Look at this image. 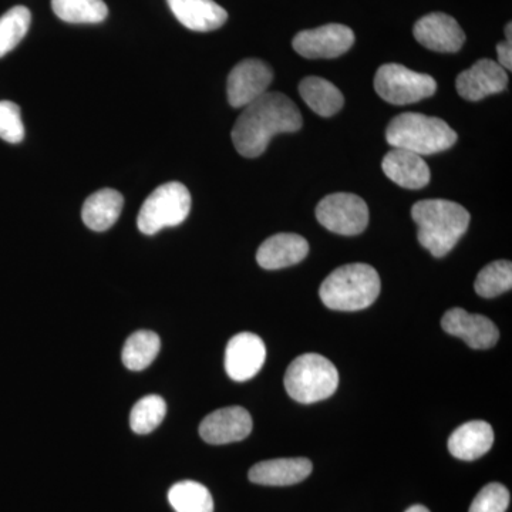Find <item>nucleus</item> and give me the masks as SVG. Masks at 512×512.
<instances>
[{
    "instance_id": "obj_1",
    "label": "nucleus",
    "mask_w": 512,
    "mask_h": 512,
    "mask_svg": "<svg viewBox=\"0 0 512 512\" xmlns=\"http://www.w3.org/2000/svg\"><path fill=\"white\" fill-rule=\"evenodd\" d=\"M302 114L282 93H265L244 107L232 130V143L242 157L262 156L272 138L301 130Z\"/></svg>"
},
{
    "instance_id": "obj_2",
    "label": "nucleus",
    "mask_w": 512,
    "mask_h": 512,
    "mask_svg": "<svg viewBox=\"0 0 512 512\" xmlns=\"http://www.w3.org/2000/svg\"><path fill=\"white\" fill-rule=\"evenodd\" d=\"M414 222L419 225L417 238L434 258H443L456 247L470 225V214L460 204L447 200H424L412 208Z\"/></svg>"
},
{
    "instance_id": "obj_3",
    "label": "nucleus",
    "mask_w": 512,
    "mask_h": 512,
    "mask_svg": "<svg viewBox=\"0 0 512 512\" xmlns=\"http://www.w3.org/2000/svg\"><path fill=\"white\" fill-rule=\"evenodd\" d=\"M379 274L367 264H349L335 269L320 285V299L332 311L356 312L369 308L379 296Z\"/></svg>"
},
{
    "instance_id": "obj_4",
    "label": "nucleus",
    "mask_w": 512,
    "mask_h": 512,
    "mask_svg": "<svg viewBox=\"0 0 512 512\" xmlns=\"http://www.w3.org/2000/svg\"><path fill=\"white\" fill-rule=\"evenodd\" d=\"M457 133L439 117L421 113H403L390 121L386 140L393 148L412 151L419 156L441 153L457 143Z\"/></svg>"
},
{
    "instance_id": "obj_5",
    "label": "nucleus",
    "mask_w": 512,
    "mask_h": 512,
    "mask_svg": "<svg viewBox=\"0 0 512 512\" xmlns=\"http://www.w3.org/2000/svg\"><path fill=\"white\" fill-rule=\"evenodd\" d=\"M339 372L336 366L318 353L296 357L285 375V389L291 399L312 404L329 399L338 390Z\"/></svg>"
},
{
    "instance_id": "obj_6",
    "label": "nucleus",
    "mask_w": 512,
    "mask_h": 512,
    "mask_svg": "<svg viewBox=\"0 0 512 512\" xmlns=\"http://www.w3.org/2000/svg\"><path fill=\"white\" fill-rule=\"evenodd\" d=\"M191 211V194L184 184L167 183L148 195L138 212V229L144 235H154L161 229L183 224Z\"/></svg>"
},
{
    "instance_id": "obj_7",
    "label": "nucleus",
    "mask_w": 512,
    "mask_h": 512,
    "mask_svg": "<svg viewBox=\"0 0 512 512\" xmlns=\"http://www.w3.org/2000/svg\"><path fill=\"white\" fill-rule=\"evenodd\" d=\"M376 93L394 106L419 103L429 99L437 90V83L429 74L413 72L402 64H383L375 77Z\"/></svg>"
},
{
    "instance_id": "obj_8",
    "label": "nucleus",
    "mask_w": 512,
    "mask_h": 512,
    "mask_svg": "<svg viewBox=\"0 0 512 512\" xmlns=\"http://www.w3.org/2000/svg\"><path fill=\"white\" fill-rule=\"evenodd\" d=\"M316 218L330 232L355 237L369 224V208L363 198L349 192H335L316 207Z\"/></svg>"
},
{
    "instance_id": "obj_9",
    "label": "nucleus",
    "mask_w": 512,
    "mask_h": 512,
    "mask_svg": "<svg viewBox=\"0 0 512 512\" xmlns=\"http://www.w3.org/2000/svg\"><path fill=\"white\" fill-rule=\"evenodd\" d=\"M355 43V33L345 25L330 23L320 28L303 30L293 37L296 53L306 59H335L348 52Z\"/></svg>"
},
{
    "instance_id": "obj_10",
    "label": "nucleus",
    "mask_w": 512,
    "mask_h": 512,
    "mask_svg": "<svg viewBox=\"0 0 512 512\" xmlns=\"http://www.w3.org/2000/svg\"><path fill=\"white\" fill-rule=\"evenodd\" d=\"M274 72L265 62L247 59L238 63L228 76V101L235 109L247 107L252 101L268 93Z\"/></svg>"
},
{
    "instance_id": "obj_11",
    "label": "nucleus",
    "mask_w": 512,
    "mask_h": 512,
    "mask_svg": "<svg viewBox=\"0 0 512 512\" xmlns=\"http://www.w3.org/2000/svg\"><path fill=\"white\" fill-rule=\"evenodd\" d=\"M266 359L265 343L254 333H238L225 350V370L235 382H247L258 375Z\"/></svg>"
},
{
    "instance_id": "obj_12",
    "label": "nucleus",
    "mask_w": 512,
    "mask_h": 512,
    "mask_svg": "<svg viewBox=\"0 0 512 512\" xmlns=\"http://www.w3.org/2000/svg\"><path fill=\"white\" fill-rule=\"evenodd\" d=\"M441 328L448 335L463 339L471 349H491L497 345L500 332L490 319L453 308L441 319Z\"/></svg>"
},
{
    "instance_id": "obj_13",
    "label": "nucleus",
    "mask_w": 512,
    "mask_h": 512,
    "mask_svg": "<svg viewBox=\"0 0 512 512\" xmlns=\"http://www.w3.org/2000/svg\"><path fill=\"white\" fill-rule=\"evenodd\" d=\"M252 431V417L244 407H225L208 414L200 424V436L205 443H237L247 439Z\"/></svg>"
},
{
    "instance_id": "obj_14",
    "label": "nucleus",
    "mask_w": 512,
    "mask_h": 512,
    "mask_svg": "<svg viewBox=\"0 0 512 512\" xmlns=\"http://www.w3.org/2000/svg\"><path fill=\"white\" fill-rule=\"evenodd\" d=\"M414 37L421 46L439 53H456L466 42L457 20L446 13L424 16L414 25Z\"/></svg>"
},
{
    "instance_id": "obj_15",
    "label": "nucleus",
    "mask_w": 512,
    "mask_h": 512,
    "mask_svg": "<svg viewBox=\"0 0 512 512\" xmlns=\"http://www.w3.org/2000/svg\"><path fill=\"white\" fill-rule=\"evenodd\" d=\"M508 86L507 72L494 60L481 59L458 74L457 92L468 101H480L503 92Z\"/></svg>"
},
{
    "instance_id": "obj_16",
    "label": "nucleus",
    "mask_w": 512,
    "mask_h": 512,
    "mask_svg": "<svg viewBox=\"0 0 512 512\" xmlns=\"http://www.w3.org/2000/svg\"><path fill=\"white\" fill-rule=\"evenodd\" d=\"M313 466L308 458H276L262 461L249 470V480L269 487H286L302 483L311 476Z\"/></svg>"
},
{
    "instance_id": "obj_17",
    "label": "nucleus",
    "mask_w": 512,
    "mask_h": 512,
    "mask_svg": "<svg viewBox=\"0 0 512 512\" xmlns=\"http://www.w3.org/2000/svg\"><path fill=\"white\" fill-rule=\"evenodd\" d=\"M382 170L394 184L407 190H420L430 183V168L424 158L402 148L386 154Z\"/></svg>"
},
{
    "instance_id": "obj_18",
    "label": "nucleus",
    "mask_w": 512,
    "mask_h": 512,
    "mask_svg": "<svg viewBox=\"0 0 512 512\" xmlns=\"http://www.w3.org/2000/svg\"><path fill=\"white\" fill-rule=\"evenodd\" d=\"M309 254V244L305 238L296 234H276L266 239L256 252L259 266L268 271L288 268L299 264Z\"/></svg>"
},
{
    "instance_id": "obj_19",
    "label": "nucleus",
    "mask_w": 512,
    "mask_h": 512,
    "mask_svg": "<svg viewBox=\"0 0 512 512\" xmlns=\"http://www.w3.org/2000/svg\"><path fill=\"white\" fill-rule=\"evenodd\" d=\"M171 12L185 28L194 32H212L225 25L227 10L214 0H167Z\"/></svg>"
},
{
    "instance_id": "obj_20",
    "label": "nucleus",
    "mask_w": 512,
    "mask_h": 512,
    "mask_svg": "<svg viewBox=\"0 0 512 512\" xmlns=\"http://www.w3.org/2000/svg\"><path fill=\"white\" fill-rule=\"evenodd\" d=\"M493 444L494 430L487 421H467L451 434L448 451L458 460L473 461L487 454Z\"/></svg>"
},
{
    "instance_id": "obj_21",
    "label": "nucleus",
    "mask_w": 512,
    "mask_h": 512,
    "mask_svg": "<svg viewBox=\"0 0 512 512\" xmlns=\"http://www.w3.org/2000/svg\"><path fill=\"white\" fill-rule=\"evenodd\" d=\"M123 205L124 198L119 191L104 188L84 202L82 220L93 231H107L119 220Z\"/></svg>"
},
{
    "instance_id": "obj_22",
    "label": "nucleus",
    "mask_w": 512,
    "mask_h": 512,
    "mask_svg": "<svg viewBox=\"0 0 512 512\" xmlns=\"http://www.w3.org/2000/svg\"><path fill=\"white\" fill-rule=\"evenodd\" d=\"M299 94L309 109L322 117L335 116L345 104V97L338 87L322 77H305L299 84Z\"/></svg>"
},
{
    "instance_id": "obj_23",
    "label": "nucleus",
    "mask_w": 512,
    "mask_h": 512,
    "mask_svg": "<svg viewBox=\"0 0 512 512\" xmlns=\"http://www.w3.org/2000/svg\"><path fill=\"white\" fill-rule=\"evenodd\" d=\"M160 348L161 340L157 333L150 332V330H138L127 339L121 359L128 370L140 372L154 362Z\"/></svg>"
},
{
    "instance_id": "obj_24",
    "label": "nucleus",
    "mask_w": 512,
    "mask_h": 512,
    "mask_svg": "<svg viewBox=\"0 0 512 512\" xmlns=\"http://www.w3.org/2000/svg\"><path fill=\"white\" fill-rule=\"evenodd\" d=\"M175 512H214V500L207 487L195 481H181L168 491Z\"/></svg>"
},
{
    "instance_id": "obj_25",
    "label": "nucleus",
    "mask_w": 512,
    "mask_h": 512,
    "mask_svg": "<svg viewBox=\"0 0 512 512\" xmlns=\"http://www.w3.org/2000/svg\"><path fill=\"white\" fill-rule=\"evenodd\" d=\"M52 8L67 23H100L109 15L103 0H52Z\"/></svg>"
},
{
    "instance_id": "obj_26",
    "label": "nucleus",
    "mask_w": 512,
    "mask_h": 512,
    "mask_svg": "<svg viewBox=\"0 0 512 512\" xmlns=\"http://www.w3.org/2000/svg\"><path fill=\"white\" fill-rule=\"evenodd\" d=\"M32 22L30 10L25 6H15L0 16V57L8 55L28 35Z\"/></svg>"
},
{
    "instance_id": "obj_27",
    "label": "nucleus",
    "mask_w": 512,
    "mask_h": 512,
    "mask_svg": "<svg viewBox=\"0 0 512 512\" xmlns=\"http://www.w3.org/2000/svg\"><path fill=\"white\" fill-rule=\"evenodd\" d=\"M481 298H495L511 291L512 264L510 261H494L481 269L474 284Z\"/></svg>"
},
{
    "instance_id": "obj_28",
    "label": "nucleus",
    "mask_w": 512,
    "mask_h": 512,
    "mask_svg": "<svg viewBox=\"0 0 512 512\" xmlns=\"http://www.w3.org/2000/svg\"><path fill=\"white\" fill-rule=\"evenodd\" d=\"M167 404L163 397L151 394L143 397L134 404L130 414L131 430L137 434H148L157 429L163 423Z\"/></svg>"
},
{
    "instance_id": "obj_29",
    "label": "nucleus",
    "mask_w": 512,
    "mask_h": 512,
    "mask_svg": "<svg viewBox=\"0 0 512 512\" xmlns=\"http://www.w3.org/2000/svg\"><path fill=\"white\" fill-rule=\"evenodd\" d=\"M0 138L10 144L22 143L25 138L22 113L13 101H0Z\"/></svg>"
},
{
    "instance_id": "obj_30",
    "label": "nucleus",
    "mask_w": 512,
    "mask_h": 512,
    "mask_svg": "<svg viewBox=\"0 0 512 512\" xmlns=\"http://www.w3.org/2000/svg\"><path fill=\"white\" fill-rule=\"evenodd\" d=\"M510 491L500 483L485 485L468 512H505L510 507Z\"/></svg>"
},
{
    "instance_id": "obj_31",
    "label": "nucleus",
    "mask_w": 512,
    "mask_h": 512,
    "mask_svg": "<svg viewBox=\"0 0 512 512\" xmlns=\"http://www.w3.org/2000/svg\"><path fill=\"white\" fill-rule=\"evenodd\" d=\"M498 53V64L505 70V72H511L512 70V43L501 42L500 45L497 46Z\"/></svg>"
},
{
    "instance_id": "obj_32",
    "label": "nucleus",
    "mask_w": 512,
    "mask_h": 512,
    "mask_svg": "<svg viewBox=\"0 0 512 512\" xmlns=\"http://www.w3.org/2000/svg\"><path fill=\"white\" fill-rule=\"evenodd\" d=\"M406 512H430L427 510L426 507H423V505H413V507H410L409 510Z\"/></svg>"
},
{
    "instance_id": "obj_33",
    "label": "nucleus",
    "mask_w": 512,
    "mask_h": 512,
    "mask_svg": "<svg viewBox=\"0 0 512 512\" xmlns=\"http://www.w3.org/2000/svg\"><path fill=\"white\" fill-rule=\"evenodd\" d=\"M505 36H507V42L512 43V23H508V25L505 26Z\"/></svg>"
}]
</instances>
